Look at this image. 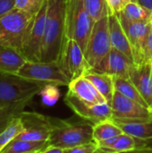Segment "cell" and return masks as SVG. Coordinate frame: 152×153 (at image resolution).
<instances>
[{
    "mask_svg": "<svg viewBox=\"0 0 152 153\" xmlns=\"http://www.w3.org/2000/svg\"><path fill=\"white\" fill-rule=\"evenodd\" d=\"M66 0H47L41 62L57 61L65 38Z\"/></svg>",
    "mask_w": 152,
    "mask_h": 153,
    "instance_id": "obj_1",
    "label": "cell"
},
{
    "mask_svg": "<svg viewBox=\"0 0 152 153\" xmlns=\"http://www.w3.org/2000/svg\"><path fill=\"white\" fill-rule=\"evenodd\" d=\"M51 133L48 139L50 146L63 150L89 143L93 141V125L82 121H69L50 117Z\"/></svg>",
    "mask_w": 152,
    "mask_h": 153,
    "instance_id": "obj_2",
    "label": "cell"
},
{
    "mask_svg": "<svg viewBox=\"0 0 152 153\" xmlns=\"http://www.w3.org/2000/svg\"><path fill=\"white\" fill-rule=\"evenodd\" d=\"M36 15L13 8L0 16V45L22 53Z\"/></svg>",
    "mask_w": 152,
    "mask_h": 153,
    "instance_id": "obj_3",
    "label": "cell"
},
{
    "mask_svg": "<svg viewBox=\"0 0 152 153\" xmlns=\"http://www.w3.org/2000/svg\"><path fill=\"white\" fill-rule=\"evenodd\" d=\"M94 23L84 7L83 0H66L65 37L75 40L83 52Z\"/></svg>",
    "mask_w": 152,
    "mask_h": 153,
    "instance_id": "obj_4",
    "label": "cell"
},
{
    "mask_svg": "<svg viewBox=\"0 0 152 153\" xmlns=\"http://www.w3.org/2000/svg\"><path fill=\"white\" fill-rule=\"evenodd\" d=\"M44 84L24 79L17 74L0 73V105L10 106L39 94Z\"/></svg>",
    "mask_w": 152,
    "mask_h": 153,
    "instance_id": "obj_5",
    "label": "cell"
},
{
    "mask_svg": "<svg viewBox=\"0 0 152 153\" xmlns=\"http://www.w3.org/2000/svg\"><path fill=\"white\" fill-rule=\"evenodd\" d=\"M17 75L44 85L68 86L70 80L63 72L56 61L54 62H30L27 61Z\"/></svg>",
    "mask_w": 152,
    "mask_h": 153,
    "instance_id": "obj_6",
    "label": "cell"
},
{
    "mask_svg": "<svg viewBox=\"0 0 152 153\" xmlns=\"http://www.w3.org/2000/svg\"><path fill=\"white\" fill-rule=\"evenodd\" d=\"M111 49L108 16H107L94 23L84 50V57L90 69L97 67Z\"/></svg>",
    "mask_w": 152,
    "mask_h": 153,
    "instance_id": "obj_7",
    "label": "cell"
},
{
    "mask_svg": "<svg viewBox=\"0 0 152 153\" xmlns=\"http://www.w3.org/2000/svg\"><path fill=\"white\" fill-rule=\"evenodd\" d=\"M56 62L70 82L83 76L90 69L84 57V52L79 44L75 40L65 37Z\"/></svg>",
    "mask_w": 152,
    "mask_h": 153,
    "instance_id": "obj_8",
    "label": "cell"
},
{
    "mask_svg": "<svg viewBox=\"0 0 152 153\" xmlns=\"http://www.w3.org/2000/svg\"><path fill=\"white\" fill-rule=\"evenodd\" d=\"M120 23L127 36L133 55L135 65L145 62L144 51L151 22H136L127 19L122 12L116 13Z\"/></svg>",
    "mask_w": 152,
    "mask_h": 153,
    "instance_id": "obj_9",
    "label": "cell"
},
{
    "mask_svg": "<svg viewBox=\"0 0 152 153\" xmlns=\"http://www.w3.org/2000/svg\"><path fill=\"white\" fill-rule=\"evenodd\" d=\"M19 118L23 131L15 139L30 142L48 141L52 129L50 117L23 110L19 115Z\"/></svg>",
    "mask_w": 152,
    "mask_h": 153,
    "instance_id": "obj_10",
    "label": "cell"
},
{
    "mask_svg": "<svg viewBox=\"0 0 152 153\" xmlns=\"http://www.w3.org/2000/svg\"><path fill=\"white\" fill-rule=\"evenodd\" d=\"M65 103L78 117L88 121L93 126L102 121L111 119L112 117V109L109 104L90 105L80 100L69 91L65 97Z\"/></svg>",
    "mask_w": 152,
    "mask_h": 153,
    "instance_id": "obj_11",
    "label": "cell"
},
{
    "mask_svg": "<svg viewBox=\"0 0 152 153\" xmlns=\"http://www.w3.org/2000/svg\"><path fill=\"white\" fill-rule=\"evenodd\" d=\"M47 7V0L43 5V7L41 8V10L35 16L27 40L21 53L27 61H30V62L40 61L41 46L43 42L44 33H45Z\"/></svg>",
    "mask_w": 152,
    "mask_h": 153,
    "instance_id": "obj_12",
    "label": "cell"
},
{
    "mask_svg": "<svg viewBox=\"0 0 152 153\" xmlns=\"http://www.w3.org/2000/svg\"><path fill=\"white\" fill-rule=\"evenodd\" d=\"M112 117L117 119L152 118V109L130 100L118 91H115L111 102Z\"/></svg>",
    "mask_w": 152,
    "mask_h": 153,
    "instance_id": "obj_13",
    "label": "cell"
},
{
    "mask_svg": "<svg viewBox=\"0 0 152 153\" xmlns=\"http://www.w3.org/2000/svg\"><path fill=\"white\" fill-rule=\"evenodd\" d=\"M133 64L134 63L124 53L112 48L97 67L91 68L90 70L116 77L129 79V71Z\"/></svg>",
    "mask_w": 152,
    "mask_h": 153,
    "instance_id": "obj_14",
    "label": "cell"
},
{
    "mask_svg": "<svg viewBox=\"0 0 152 153\" xmlns=\"http://www.w3.org/2000/svg\"><path fill=\"white\" fill-rule=\"evenodd\" d=\"M129 79L152 109V60L133 64L129 71Z\"/></svg>",
    "mask_w": 152,
    "mask_h": 153,
    "instance_id": "obj_15",
    "label": "cell"
},
{
    "mask_svg": "<svg viewBox=\"0 0 152 153\" xmlns=\"http://www.w3.org/2000/svg\"><path fill=\"white\" fill-rule=\"evenodd\" d=\"M68 91L80 100L90 105H101L107 103L105 98L84 76H81L70 82Z\"/></svg>",
    "mask_w": 152,
    "mask_h": 153,
    "instance_id": "obj_16",
    "label": "cell"
},
{
    "mask_svg": "<svg viewBox=\"0 0 152 153\" xmlns=\"http://www.w3.org/2000/svg\"><path fill=\"white\" fill-rule=\"evenodd\" d=\"M123 131L136 139L152 141V118L147 119H117L111 118Z\"/></svg>",
    "mask_w": 152,
    "mask_h": 153,
    "instance_id": "obj_17",
    "label": "cell"
},
{
    "mask_svg": "<svg viewBox=\"0 0 152 153\" xmlns=\"http://www.w3.org/2000/svg\"><path fill=\"white\" fill-rule=\"evenodd\" d=\"M108 27L112 48L124 53L133 62L132 48L116 14H110L108 16Z\"/></svg>",
    "mask_w": 152,
    "mask_h": 153,
    "instance_id": "obj_18",
    "label": "cell"
},
{
    "mask_svg": "<svg viewBox=\"0 0 152 153\" xmlns=\"http://www.w3.org/2000/svg\"><path fill=\"white\" fill-rule=\"evenodd\" d=\"M147 142L136 139L127 134L123 133L120 135H117L109 140L100 142L98 144V147L110 153H122L125 152L133 151L135 149L146 146Z\"/></svg>",
    "mask_w": 152,
    "mask_h": 153,
    "instance_id": "obj_19",
    "label": "cell"
},
{
    "mask_svg": "<svg viewBox=\"0 0 152 153\" xmlns=\"http://www.w3.org/2000/svg\"><path fill=\"white\" fill-rule=\"evenodd\" d=\"M83 76L94 85L98 91L105 98L107 103L111 105L113 96L116 91L114 76L108 74L95 72L90 69Z\"/></svg>",
    "mask_w": 152,
    "mask_h": 153,
    "instance_id": "obj_20",
    "label": "cell"
},
{
    "mask_svg": "<svg viewBox=\"0 0 152 153\" xmlns=\"http://www.w3.org/2000/svg\"><path fill=\"white\" fill-rule=\"evenodd\" d=\"M27 62L22 55L13 48L0 45V73L16 74Z\"/></svg>",
    "mask_w": 152,
    "mask_h": 153,
    "instance_id": "obj_21",
    "label": "cell"
},
{
    "mask_svg": "<svg viewBox=\"0 0 152 153\" xmlns=\"http://www.w3.org/2000/svg\"><path fill=\"white\" fill-rule=\"evenodd\" d=\"M48 146V141L30 142L14 139L1 153H39Z\"/></svg>",
    "mask_w": 152,
    "mask_h": 153,
    "instance_id": "obj_22",
    "label": "cell"
},
{
    "mask_svg": "<svg viewBox=\"0 0 152 153\" xmlns=\"http://www.w3.org/2000/svg\"><path fill=\"white\" fill-rule=\"evenodd\" d=\"M122 134L123 131L112 119H108L93 126V141L97 143Z\"/></svg>",
    "mask_w": 152,
    "mask_h": 153,
    "instance_id": "obj_23",
    "label": "cell"
},
{
    "mask_svg": "<svg viewBox=\"0 0 152 153\" xmlns=\"http://www.w3.org/2000/svg\"><path fill=\"white\" fill-rule=\"evenodd\" d=\"M114 80H115V89L116 91L120 92L121 94L129 98L130 100H134L139 104L151 108L147 104V102L145 101V100L143 99V97L142 96V94L140 93V91L137 90V88L131 82L130 79L114 76Z\"/></svg>",
    "mask_w": 152,
    "mask_h": 153,
    "instance_id": "obj_24",
    "label": "cell"
},
{
    "mask_svg": "<svg viewBox=\"0 0 152 153\" xmlns=\"http://www.w3.org/2000/svg\"><path fill=\"white\" fill-rule=\"evenodd\" d=\"M123 14L132 22H151L152 11L142 6L138 3L130 2L122 11Z\"/></svg>",
    "mask_w": 152,
    "mask_h": 153,
    "instance_id": "obj_25",
    "label": "cell"
},
{
    "mask_svg": "<svg viewBox=\"0 0 152 153\" xmlns=\"http://www.w3.org/2000/svg\"><path fill=\"white\" fill-rule=\"evenodd\" d=\"M31 101L32 100H23L10 106H6L0 110V134L8 126L14 117L19 116L25 109V108Z\"/></svg>",
    "mask_w": 152,
    "mask_h": 153,
    "instance_id": "obj_26",
    "label": "cell"
},
{
    "mask_svg": "<svg viewBox=\"0 0 152 153\" xmlns=\"http://www.w3.org/2000/svg\"><path fill=\"white\" fill-rule=\"evenodd\" d=\"M83 4L94 22L112 14L107 0H83Z\"/></svg>",
    "mask_w": 152,
    "mask_h": 153,
    "instance_id": "obj_27",
    "label": "cell"
},
{
    "mask_svg": "<svg viewBox=\"0 0 152 153\" xmlns=\"http://www.w3.org/2000/svg\"><path fill=\"white\" fill-rule=\"evenodd\" d=\"M22 131H23V126L19 118V116H17L12 120V122L8 125V126L0 134V153Z\"/></svg>",
    "mask_w": 152,
    "mask_h": 153,
    "instance_id": "obj_28",
    "label": "cell"
},
{
    "mask_svg": "<svg viewBox=\"0 0 152 153\" xmlns=\"http://www.w3.org/2000/svg\"><path fill=\"white\" fill-rule=\"evenodd\" d=\"M46 2L47 0H15L14 8L36 15Z\"/></svg>",
    "mask_w": 152,
    "mask_h": 153,
    "instance_id": "obj_29",
    "label": "cell"
},
{
    "mask_svg": "<svg viewBox=\"0 0 152 153\" xmlns=\"http://www.w3.org/2000/svg\"><path fill=\"white\" fill-rule=\"evenodd\" d=\"M57 87L58 86L53 84H47L42 88V90L39 92V95L41 96L42 102L45 105L52 106L57 101L60 96Z\"/></svg>",
    "mask_w": 152,
    "mask_h": 153,
    "instance_id": "obj_30",
    "label": "cell"
},
{
    "mask_svg": "<svg viewBox=\"0 0 152 153\" xmlns=\"http://www.w3.org/2000/svg\"><path fill=\"white\" fill-rule=\"evenodd\" d=\"M98 149V144L95 142L82 144L73 148L64 150V153H93Z\"/></svg>",
    "mask_w": 152,
    "mask_h": 153,
    "instance_id": "obj_31",
    "label": "cell"
},
{
    "mask_svg": "<svg viewBox=\"0 0 152 153\" xmlns=\"http://www.w3.org/2000/svg\"><path fill=\"white\" fill-rule=\"evenodd\" d=\"M112 14H116L124 10L125 5L129 4L130 0H107Z\"/></svg>",
    "mask_w": 152,
    "mask_h": 153,
    "instance_id": "obj_32",
    "label": "cell"
},
{
    "mask_svg": "<svg viewBox=\"0 0 152 153\" xmlns=\"http://www.w3.org/2000/svg\"><path fill=\"white\" fill-rule=\"evenodd\" d=\"M144 56H145V61H151L152 60V22L151 28L148 36L146 47H145V51H144Z\"/></svg>",
    "mask_w": 152,
    "mask_h": 153,
    "instance_id": "obj_33",
    "label": "cell"
},
{
    "mask_svg": "<svg viewBox=\"0 0 152 153\" xmlns=\"http://www.w3.org/2000/svg\"><path fill=\"white\" fill-rule=\"evenodd\" d=\"M15 0H0V16L14 8Z\"/></svg>",
    "mask_w": 152,
    "mask_h": 153,
    "instance_id": "obj_34",
    "label": "cell"
},
{
    "mask_svg": "<svg viewBox=\"0 0 152 153\" xmlns=\"http://www.w3.org/2000/svg\"><path fill=\"white\" fill-rule=\"evenodd\" d=\"M122 153H152V146H143L138 149H135L133 151H130V152H125Z\"/></svg>",
    "mask_w": 152,
    "mask_h": 153,
    "instance_id": "obj_35",
    "label": "cell"
},
{
    "mask_svg": "<svg viewBox=\"0 0 152 153\" xmlns=\"http://www.w3.org/2000/svg\"><path fill=\"white\" fill-rule=\"evenodd\" d=\"M39 153H64V150L49 145L47 149H45L44 151H42L41 152Z\"/></svg>",
    "mask_w": 152,
    "mask_h": 153,
    "instance_id": "obj_36",
    "label": "cell"
},
{
    "mask_svg": "<svg viewBox=\"0 0 152 153\" xmlns=\"http://www.w3.org/2000/svg\"><path fill=\"white\" fill-rule=\"evenodd\" d=\"M138 4L152 11V0H138Z\"/></svg>",
    "mask_w": 152,
    "mask_h": 153,
    "instance_id": "obj_37",
    "label": "cell"
},
{
    "mask_svg": "<svg viewBox=\"0 0 152 153\" xmlns=\"http://www.w3.org/2000/svg\"><path fill=\"white\" fill-rule=\"evenodd\" d=\"M93 153H110V152H106V151H104V150H102V149H100V148H99L98 147V149L94 152Z\"/></svg>",
    "mask_w": 152,
    "mask_h": 153,
    "instance_id": "obj_38",
    "label": "cell"
},
{
    "mask_svg": "<svg viewBox=\"0 0 152 153\" xmlns=\"http://www.w3.org/2000/svg\"><path fill=\"white\" fill-rule=\"evenodd\" d=\"M131 2H133V3H138V0H130Z\"/></svg>",
    "mask_w": 152,
    "mask_h": 153,
    "instance_id": "obj_39",
    "label": "cell"
},
{
    "mask_svg": "<svg viewBox=\"0 0 152 153\" xmlns=\"http://www.w3.org/2000/svg\"><path fill=\"white\" fill-rule=\"evenodd\" d=\"M4 108V107H3V106H2V105H0V110H1V109H2V108Z\"/></svg>",
    "mask_w": 152,
    "mask_h": 153,
    "instance_id": "obj_40",
    "label": "cell"
}]
</instances>
